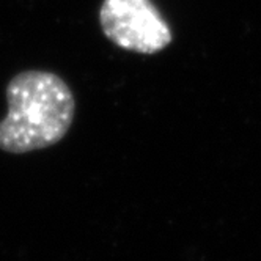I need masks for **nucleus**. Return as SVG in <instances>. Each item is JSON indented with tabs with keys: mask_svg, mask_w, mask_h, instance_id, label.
Returning <instances> with one entry per match:
<instances>
[{
	"mask_svg": "<svg viewBox=\"0 0 261 261\" xmlns=\"http://www.w3.org/2000/svg\"><path fill=\"white\" fill-rule=\"evenodd\" d=\"M8 114L0 121V150L24 154L59 143L69 130L76 99L59 74L22 71L8 82Z\"/></svg>",
	"mask_w": 261,
	"mask_h": 261,
	"instance_id": "f257e3e1",
	"label": "nucleus"
},
{
	"mask_svg": "<svg viewBox=\"0 0 261 261\" xmlns=\"http://www.w3.org/2000/svg\"><path fill=\"white\" fill-rule=\"evenodd\" d=\"M98 17L106 38L129 52L153 55L173 41L172 27L153 0H102Z\"/></svg>",
	"mask_w": 261,
	"mask_h": 261,
	"instance_id": "f03ea898",
	"label": "nucleus"
}]
</instances>
